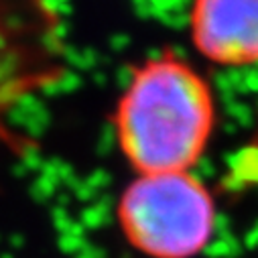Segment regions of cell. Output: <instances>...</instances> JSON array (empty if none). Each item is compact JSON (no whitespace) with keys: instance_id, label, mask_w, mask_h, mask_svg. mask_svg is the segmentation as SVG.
Segmentation results:
<instances>
[{"instance_id":"1","label":"cell","mask_w":258,"mask_h":258,"mask_svg":"<svg viewBox=\"0 0 258 258\" xmlns=\"http://www.w3.org/2000/svg\"><path fill=\"white\" fill-rule=\"evenodd\" d=\"M216 120L210 82L171 51L133 70L112 114L118 149L137 175L191 171L208 151Z\"/></svg>"},{"instance_id":"2","label":"cell","mask_w":258,"mask_h":258,"mask_svg":"<svg viewBox=\"0 0 258 258\" xmlns=\"http://www.w3.org/2000/svg\"><path fill=\"white\" fill-rule=\"evenodd\" d=\"M216 202L191 171L137 175L116 206L122 236L147 258H196L214 238Z\"/></svg>"},{"instance_id":"3","label":"cell","mask_w":258,"mask_h":258,"mask_svg":"<svg viewBox=\"0 0 258 258\" xmlns=\"http://www.w3.org/2000/svg\"><path fill=\"white\" fill-rule=\"evenodd\" d=\"M189 37L196 51L216 66H256L258 0H193Z\"/></svg>"}]
</instances>
